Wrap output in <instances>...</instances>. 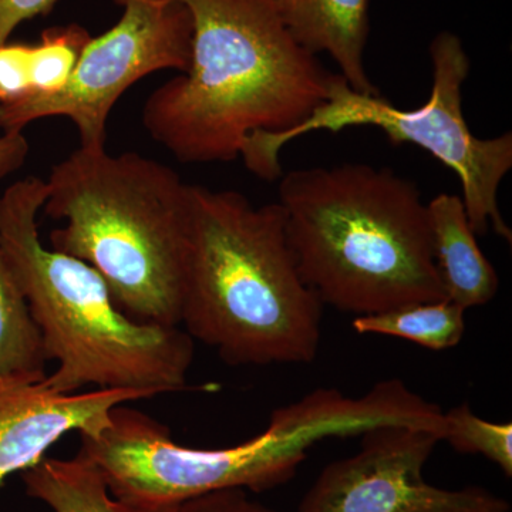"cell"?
<instances>
[{"label":"cell","mask_w":512,"mask_h":512,"mask_svg":"<svg viewBox=\"0 0 512 512\" xmlns=\"http://www.w3.org/2000/svg\"><path fill=\"white\" fill-rule=\"evenodd\" d=\"M443 412L399 379L377 383L362 397L318 389L276 409L268 427L237 446H181L146 413L114 407L99 436H80V456L100 471L111 495L136 512H174L222 490L262 493L295 476L319 441L362 436L384 424L439 430Z\"/></svg>","instance_id":"1"},{"label":"cell","mask_w":512,"mask_h":512,"mask_svg":"<svg viewBox=\"0 0 512 512\" xmlns=\"http://www.w3.org/2000/svg\"><path fill=\"white\" fill-rule=\"evenodd\" d=\"M188 69L150 94L143 124L181 163H227L255 133L292 130L328 100L330 73L288 32L274 0H181Z\"/></svg>","instance_id":"2"},{"label":"cell","mask_w":512,"mask_h":512,"mask_svg":"<svg viewBox=\"0 0 512 512\" xmlns=\"http://www.w3.org/2000/svg\"><path fill=\"white\" fill-rule=\"evenodd\" d=\"M286 238L323 305L357 316L447 301L427 204L416 183L367 164L279 178Z\"/></svg>","instance_id":"3"},{"label":"cell","mask_w":512,"mask_h":512,"mask_svg":"<svg viewBox=\"0 0 512 512\" xmlns=\"http://www.w3.org/2000/svg\"><path fill=\"white\" fill-rule=\"evenodd\" d=\"M322 306L303 282L279 202L188 184L181 325L229 366L306 365Z\"/></svg>","instance_id":"4"},{"label":"cell","mask_w":512,"mask_h":512,"mask_svg":"<svg viewBox=\"0 0 512 512\" xmlns=\"http://www.w3.org/2000/svg\"><path fill=\"white\" fill-rule=\"evenodd\" d=\"M46 181L26 177L0 195V242L56 362L43 379L55 393L84 387L158 394L187 392L194 339L184 329L131 319L92 266L43 245L37 214Z\"/></svg>","instance_id":"5"},{"label":"cell","mask_w":512,"mask_h":512,"mask_svg":"<svg viewBox=\"0 0 512 512\" xmlns=\"http://www.w3.org/2000/svg\"><path fill=\"white\" fill-rule=\"evenodd\" d=\"M42 210L50 245L86 262L117 306L150 325L181 326L188 184L168 165L106 147H79L53 167Z\"/></svg>","instance_id":"6"},{"label":"cell","mask_w":512,"mask_h":512,"mask_svg":"<svg viewBox=\"0 0 512 512\" xmlns=\"http://www.w3.org/2000/svg\"><path fill=\"white\" fill-rule=\"evenodd\" d=\"M433 86L419 109L402 110L389 100L350 89L340 74L330 84L328 100L311 116L286 133H255L245 140L241 157L249 171L274 183L282 177L281 151L295 138L312 131H340L372 126L393 144L423 148L460 178L461 200L474 234L493 228L508 244L512 231L498 207V190L512 168V134L478 138L463 113V84L470 59L460 37L441 32L430 45Z\"/></svg>","instance_id":"7"},{"label":"cell","mask_w":512,"mask_h":512,"mask_svg":"<svg viewBox=\"0 0 512 512\" xmlns=\"http://www.w3.org/2000/svg\"><path fill=\"white\" fill-rule=\"evenodd\" d=\"M121 6L117 25L90 39L62 92L0 103L3 133L66 117L79 131L80 147H106L111 110L131 86L160 70L188 69L192 18L181 0H124Z\"/></svg>","instance_id":"8"},{"label":"cell","mask_w":512,"mask_h":512,"mask_svg":"<svg viewBox=\"0 0 512 512\" xmlns=\"http://www.w3.org/2000/svg\"><path fill=\"white\" fill-rule=\"evenodd\" d=\"M440 441L436 431L407 424L366 431L356 454L323 468L298 512H510L485 488L447 490L424 480Z\"/></svg>","instance_id":"9"},{"label":"cell","mask_w":512,"mask_h":512,"mask_svg":"<svg viewBox=\"0 0 512 512\" xmlns=\"http://www.w3.org/2000/svg\"><path fill=\"white\" fill-rule=\"evenodd\" d=\"M153 397L138 390L55 393L43 380L0 377V490L12 474L39 464L66 434L99 436L114 407Z\"/></svg>","instance_id":"10"},{"label":"cell","mask_w":512,"mask_h":512,"mask_svg":"<svg viewBox=\"0 0 512 512\" xmlns=\"http://www.w3.org/2000/svg\"><path fill=\"white\" fill-rule=\"evenodd\" d=\"M293 39L312 55L328 53L350 89L377 96L363 63L369 0H274Z\"/></svg>","instance_id":"11"},{"label":"cell","mask_w":512,"mask_h":512,"mask_svg":"<svg viewBox=\"0 0 512 512\" xmlns=\"http://www.w3.org/2000/svg\"><path fill=\"white\" fill-rule=\"evenodd\" d=\"M427 212L447 301L464 311L490 302L500 279L478 247L460 195H437L427 204Z\"/></svg>","instance_id":"12"},{"label":"cell","mask_w":512,"mask_h":512,"mask_svg":"<svg viewBox=\"0 0 512 512\" xmlns=\"http://www.w3.org/2000/svg\"><path fill=\"white\" fill-rule=\"evenodd\" d=\"M26 494L53 512H136L111 495L100 471L87 458H43L22 473Z\"/></svg>","instance_id":"13"},{"label":"cell","mask_w":512,"mask_h":512,"mask_svg":"<svg viewBox=\"0 0 512 512\" xmlns=\"http://www.w3.org/2000/svg\"><path fill=\"white\" fill-rule=\"evenodd\" d=\"M47 362L42 335L0 242V377L43 380Z\"/></svg>","instance_id":"14"},{"label":"cell","mask_w":512,"mask_h":512,"mask_svg":"<svg viewBox=\"0 0 512 512\" xmlns=\"http://www.w3.org/2000/svg\"><path fill=\"white\" fill-rule=\"evenodd\" d=\"M464 309L448 301L412 303L389 311L357 316L360 335L394 336L431 350L454 348L466 332Z\"/></svg>","instance_id":"15"},{"label":"cell","mask_w":512,"mask_h":512,"mask_svg":"<svg viewBox=\"0 0 512 512\" xmlns=\"http://www.w3.org/2000/svg\"><path fill=\"white\" fill-rule=\"evenodd\" d=\"M90 39L79 25L45 30L37 45H29L30 93L26 99L62 92Z\"/></svg>","instance_id":"16"},{"label":"cell","mask_w":512,"mask_h":512,"mask_svg":"<svg viewBox=\"0 0 512 512\" xmlns=\"http://www.w3.org/2000/svg\"><path fill=\"white\" fill-rule=\"evenodd\" d=\"M444 439L458 453L480 454L512 476V424L478 417L468 404L444 412Z\"/></svg>","instance_id":"17"},{"label":"cell","mask_w":512,"mask_h":512,"mask_svg":"<svg viewBox=\"0 0 512 512\" xmlns=\"http://www.w3.org/2000/svg\"><path fill=\"white\" fill-rule=\"evenodd\" d=\"M30 93L29 45L0 46V103H15Z\"/></svg>","instance_id":"18"},{"label":"cell","mask_w":512,"mask_h":512,"mask_svg":"<svg viewBox=\"0 0 512 512\" xmlns=\"http://www.w3.org/2000/svg\"><path fill=\"white\" fill-rule=\"evenodd\" d=\"M174 512H278L249 497L245 490H222L202 495Z\"/></svg>","instance_id":"19"},{"label":"cell","mask_w":512,"mask_h":512,"mask_svg":"<svg viewBox=\"0 0 512 512\" xmlns=\"http://www.w3.org/2000/svg\"><path fill=\"white\" fill-rule=\"evenodd\" d=\"M57 0H0V46L9 42V37L20 23L47 15Z\"/></svg>","instance_id":"20"},{"label":"cell","mask_w":512,"mask_h":512,"mask_svg":"<svg viewBox=\"0 0 512 512\" xmlns=\"http://www.w3.org/2000/svg\"><path fill=\"white\" fill-rule=\"evenodd\" d=\"M29 150V141L23 136V131L0 136V180L23 167L28 160Z\"/></svg>","instance_id":"21"},{"label":"cell","mask_w":512,"mask_h":512,"mask_svg":"<svg viewBox=\"0 0 512 512\" xmlns=\"http://www.w3.org/2000/svg\"><path fill=\"white\" fill-rule=\"evenodd\" d=\"M116 2L119 3V5H123L124 0H116Z\"/></svg>","instance_id":"22"}]
</instances>
